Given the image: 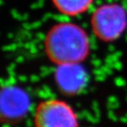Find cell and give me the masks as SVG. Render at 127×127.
I'll list each match as a JSON object with an SVG mask.
<instances>
[{"label": "cell", "instance_id": "1", "mask_svg": "<svg viewBox=\"0 0 127 127\" xmlns=\"http://www.w3.org/2000/svg\"><path fill=\"white\" fill-rule=\"evenodd\" d=\"M44 48L48 59L58 66L78 64L88 58L90 42L82 27L72 22H61L48 31Z\"/></svg>", "mask_w": 127, "mask_h": 127}, {"label": "cell", "instance_id": "2", "mask_svg": "<svg viewBox=\"0 0 127 127\" xmlns=\"http://www.w3.org/2000/svg\"><path fill=\"white\" fill-rule=\"evenodd\" d=\"M95 36L103 42H113L124 34L127 28V12L116 2L105 3L93 11L90 20Z\"/></svg>", "mask_w": 127, "mask_h": 127}, {"label": "cell", "instance_id": "3", "mask_svg": "<svg viewBox=\"0 0 127 127\" xmlns=\"http://www.w3.org/2000/svg\"><path fill=\"white\" fill-rule=\"evenodd\" d=\"M35 127H79L77 114L72 106L59 99H49L37 106Z\"/></svg>", "mask_w": 127, "mask_h": 127}, {"label": "cell", "instance_id": "4", "mask_svg": "<svg viewBox=\"0 0 127 127\" xmlns=\"http://www.w3.org/2000/svg\"><path fill=\"white\" fill-rule=\"evenodd\" d=\"M85 77L86 73L80 64L58 66L55 73L58 86L68 94L79 92L85 83Z\"/></svg>", "mask_w": 127, "mask_h": 127}, {"label": "cell", "instance_id": "5", "mask_svg": "<svg viewBox=\"0 0 127 127\" xmlns=\"http://www.w3.org/2000/svg\"><path fill=\"white\" fill-rule=\"evenodd\" d=\"M55 9L61 14L76 17L84 13L92 6L93 0H51Z\"/></svg>", "mask_w": 127, "mask_h": 127}]
</instances>
